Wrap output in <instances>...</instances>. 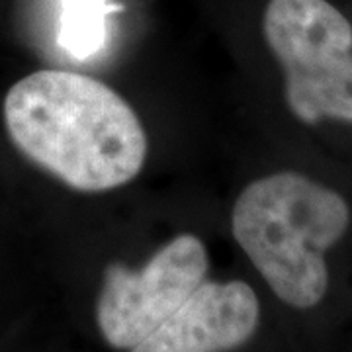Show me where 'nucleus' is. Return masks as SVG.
Listing matches in <instances>:
<instances>
[{
	"instance_id": "obj_1",
	"label": "nucleus",
	"mask_w": 352,
	"mask_h": 352,
	"mask_svg": "<svg viewBox=\"0 0 352 352\" xmlns=\"http://www.w3.org/2000/svg\"><path fill=\"white\" fill-rule=\"evenodd\" d=\"M4 124L18 151L78 192L131 182L147 159L138 112L94 76L41 69L4 98Z\"/></svg>"
},
{
	"instance_id": "obj_2",
	"label": "nucleus",
	"mask_w": 352,
	"mask_h": 352,
	"mask_svg": "<svg viewBox=\"0 0 352 352\" xmlns=\"http://www.w3.org/2000/svg\"><path fill=\"white\" fill-rule=\"evenodd\" d=\"M351 226L339 192L294 170L252 180L237 196L231 231L282 302L307 309L327 294L325 252Z\"/></svg>"
},
{
	"instance_id": "obj_4",
	"label": "nucleus",
	"mask_w": 352,
	"mask_h": 352,
	"mask_svg": "<svg viewBox=\"0 0 352 352\" xmlns=\"http://www.w3.org/2000/svg\"><path fill=\"white\" fill-rule=\"evenodd\" d=\"M208 268V249L192 233L176 235L139 270L108 264L96 303L102 337L113 349H133L206 282Z\"/></svg>"
},
{
	"instance_id": "obj_3",
	"label": "nucleus",
	"mask_w": 352,
	"mask_h": 352,
	"mask_svg": "<svg viewBox=\"0 0 352 352\" xmlns=\"http://www.w3.org/2000/svg\"><path fill=\"white\" fill-rule=\"evenodd\" d=\"M264 39L286 75L292 113L352 124V25L327 0H270Z\"/></svg>"
},
{
	"instance_id": "obj_5",
	"label": "nucleus",
	"mask_w": 352,
	"mask_h": 352,
	"mask_svg": "<svg viewBox=\"0 0 352 352\" xmlns=\"http://www.w3.org/2000/svg\"><path fill=\"white\" fill-rule=\"evenodd\" d=\"M261 305L241 280L201 282L161 327L131 352H226L251 339Z\"/></svg>"
},
{
	"instance_id": "obj_6",
	"label": "nucleus",
	"mask_w": 352,
	"mask_h": 352,
	"mask_svg": "<svg viewBox=\"0 0 352 352\" xmlns=\"http://www.w3.org/2000/svg\"><path fill=\"white\" fill-rule=\"evenodd\" d=\"M108 0H61L59 45L76 59L98 53L106 39Z\"/></svg>"
}]
</instances>
